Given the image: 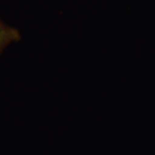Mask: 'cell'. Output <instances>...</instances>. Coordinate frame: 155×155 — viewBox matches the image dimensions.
<instances>
[{
  "mask_svg": "<svg viewBox=\"0 0 155 155\" xmlns=\"http://www.w3.org/2000/svg\"><path fill=\"white\" fill-rule=\"evenodd\" d=\"M18 38V33L15 29L0 22V52Z\"/></svg>",
  "mask_w": 155,
  "mask_h": 155,
  "instance_id": "6da1fadb",
  "label": "cell"
}]
</instances>
